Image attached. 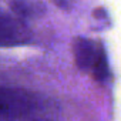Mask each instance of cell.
<instances>
[{
  "label": "cell",
  "instance_id": "6da1fadb",
  "mask_svg": "<svg viewBox=\"0 0 121 121\" xmlns=\"http://www.w3.org/2000/svg\"><path fill=\"white\" fill-rule=\"evenodd\" d=\"M34 108V97L26 90L0 87V121H22Z\"/></svg>",
  "mask_w": 121,
  "mask_h": 121
},
{
  "label": "cell",
  "instance_id": "7a4b0ae2",
  "mask_svg": "<svg viewBox=\"0 0 121 121\" xmlns=\"http://www.w3.org/2000/svg\"><path fill=\"white\" fill-rule=\"evenodd\" d=\"M31 40V31L22 19L0 16V47H14Z\"/></svg>",
  "mask_w": 121,
  "mask_h": 121
},
{
  "label": "cell",
  "instance_id": "3957f363",
  "mask_svg": "<svg viewBox=\"0 0 121 121\" xmlns=\"http://www.w3.org/2000/svg\"><path fill=\"white\" fill-rule=\"evenodd\" d=\"M104 50L100 41H94L84 37H77L73 41V56L74 63L81 71L91 73L98 56Z\"/></svg>",
  "mask_w": 121,
  "mask_h": 121
},
{
  "label": "cell",
  "instance_id": "277c9868",
  "mask_svg": "<svg viewBox=\"0 0 121 121\" xmlns=\"http://www.w3.org/2000/svg\"><path fill=\"white\" fill-rule=\"evenodd\" d=\"M12 9L22 19H31L44 13V6L40 2H30V0H13Z\"/></svg>",
  "mask_w": 121,
  "mask_h": 121
},
{
  "label": "cell",
  "instance_id": "5b68a950",
  "mask_svg": "<svg viewBox=\"0 0 121 121\" xmlns=\"http://www.w3.org/2000/svg\"><path fill=\"white\" fill-rule=\"evenodd\" d=\"M94 80L97 81H104L110 77V66H108V60H107V54H105V50L101 51V54L98 56L97 61L90 73Z\"/></svg>",
  "mask_w": 121,
  "mask_h": 121
},
{
  "label": "cell",
  "instance_id": "8992f818",
  "mask_svg": "<svg viewBox=\"0 0 121 121\" xmlns=\"http://www.w3.org/2000/svg\"><path fill=\"white\" fill-rule=\"evenodd\" d=\"M51 2H53L57 7H60L61 10L70 12V10L73 9V6H74V2H76V0H51Z\"/></svg>",
  "mask_w": 121,
  "mask_h": 121
},
{
  "label": "cell",
  "instance_id": "52a82bcc",
  "mask_svg": "<svg viewBox=\"0 0 121 121\" xmlns=\"http://www.w3.org/2000/svg\"><path fill=\"white\" fill-rule=\"evenodd\" d=\"M29 121H47V120H29Z\"/></svg>",
  "mask_w": 121,
  "mask_h": 121
}]
</instances>
